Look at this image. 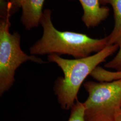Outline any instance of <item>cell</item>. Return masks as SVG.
Returning a JSON list of instances; mask_svg holds the SVG:
<instances>
[{
    "mask_svg": "<svg viewBox=\"0 0 121 121\" xmlns=\"http://www.w3.org/2000/svg\"></svg>",
    "mask_w": 121,
    "mask_h": 121,
    "instance_id": "cell-13",
    "label": "cell"
},
{
    "mask_svg": "<svg viewBox=\"0 0 121 121\" xmlns=\"http://www.w3.org/2000/svg\"><path fill=\"white\" fill-rule=\"evenodd\" d=\"M116 43H117L119 46V49L117 55L112 60L104 65V67L107 68L116 69L117 71H121V35Z\"/></svg>",
    "mask_w": 121,
    "mask_h": 121,
    "instance_id": "cell-10",
    "label": "cell"
},
{
    "mask_svg": "<svg viewBox=\"0 0 121 121\" xmlns=\"http://www.w3.org/2000/svg\"><path fill=\"white\" fill-rule=\"evenodd\" d=\"M84 112L85 108L83 103L77 99L71 108L70 117L68 121H86Z\"/></svg>",
    "mask_w": 121,
    "mask_h": 121,
    "instance_id": "cell-9",
    "label": "cell"
},
{
    "mask_svg": "<svg viewBox=\"0 0 121 121\" xmlns=\"http://www.w3.org/2000/svg\"><path fill=\"white\" fill-rule=\"evenodd\" d=\"M118 48L117 43L108 45L95 54L74 59H64L56 54L48 56V60L56 63L64 73V77L58 78L54 85L55 94L62 108L67 110L72 108L86 77Z\"/></svg>",
    "mask_w": 121,
    "mask_h": 121,
    "instance_id": "cell-2",
    "label": "cell"
},
{
    "mask_svg": "<svg viewBox=\"0 0 121 121\" xmlns=\"http://www.w3.org/2000/svg\"><path fill=\"white\" fill-rule=\"evenodd\" d=\"M114 121H121V112L117 115Z\"/></svg>",
    "mask_w": 121,
    "mask_h": 121,
    "instance_id": "cell-12",
    "label": "cell"
},
{
    "mask_svg": "<svg viewBox=\"0 0 121 121\" xmlns=\"http://www.w3.org/2000/svg\"><path fill=\"white\" fill-rule=\"evenodd\" d=\"M90 76L99 82L121 81V71H111L98 66L91 73Z\"/></svg>",
    "mask_w": 121,
    "mask_h": 121,
    "instance_id": "cell-8",
    "label": "cell"
},
{
    "mask_svg": "<svg viewBox=\"0 0 121 121\" xmlns=\"http://www.w3.org/2000/svg\"><path fill=\"white\" fill-rule=\"evenodd\" d=\"M24 1V0H0V1H3L11 4L15 10L19 8H22Z\"/></svg>",
    "mask_w": 121,
    "mask_h": 121,
    "instance_id": "cell-11",
    "label": "cell"
},
{
    "mask_svg": "<svg viewBox=\"0 0 121 121\" xmlns=\"http://www.w3.org/2000/svg\"><path fill=\"white\" fill-rule=\"evenodd\" d=\"M0 3V94L2 95L13 86L16 70L22 63L28 60L38 63L44 61L22 50L20 34L17 31L11 34L9 31L10 18L14 11L13 5L8 2Z\"/></svg>",
    "mask_w": 121,
    "mask_h": 121,
    "instance_id": "cell-3",
    "label": "cell"
},
{
    "mask_svg": "<svg viewBox=\"0 0 121 121\" xmlns=\"http://www.w3.org/2000/svg\"><path fill=\"white\" fill-rule=\"evenodd\" d=\"M45 0H24L22 6L21 22L27 30L36 27L40 24Z\"/></svg>",
    "mask_w": 121,
    "mask_h": 121,
    "instance_id": "cell-6",
    "label": "cell"
},
{
    "mask_svg": "<svg viewBox=\"0 0 121 121\" xmlns=\"http://www.w3.org/2000/svg\"><path fill=\"white\" fill-rule=\"evenodd\" d=\"M88 94L83 102L86 121H114L121 112V81H88L83 84Z\"/></svg>",
    "mask_w": 121,
    "mask_h": 121,
    "instance_id": "cell-4",
    "label": "cell"
},
{
    "mask_svg": "<svg viewBox=\"0 0 121 121\" xmlns=\"http://www.w3.org/2000/svg\"><path fill=\"white\" fill-rule=\"evenodd\" d=\"M78 0L83 9L82 20L87 27H94L98 26L108 17L110 9L107 7L101 6L99 0Z\"/></svg>",
    "mask_w": 121,
    "mask_h": 121,
    "instance_id": "cell-5",
    "label": "cell"
},
{
    "mask_svg": "<svg viewBox=\"0 0 121 121\" xmlns=\"http://www.w3.org/2000/svg\"><path fill=\"white\" fill-rule=\"evenodd\" d=\"M99 2L101 5H110L113 9L114 26L108 36V45L115 44L121 35V0H99Z\"/></svg>",
    "mask_w": 121,
    "mask_h": 121,
    "instance_id": "cell-7",
    "label": "cell"
},
{
    "mask_svg": "<svg viewBox=\"0 0 121 121\" xmlns=\"http://www.w3.org/2000/svg\"><path fill=\"white\" fill-rule=\"evenodd\" d=\"M51 15L50 9L43 10L40 21L43 33L29 48L32 55L66 54L78 59L99 52L108 45V36L93 39L83 33L58 30L52 22Z\"/></svg>",
    "mask_w": 121,
    "mask_h": 121,
    "instance_id": "cell-1",
    "label": "cell"
}]
</instances>
